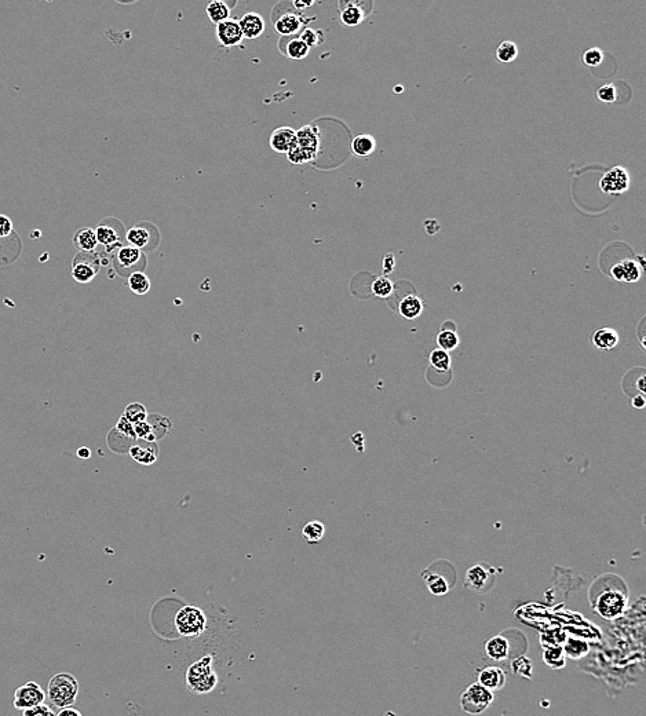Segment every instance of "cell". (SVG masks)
<instances>
[{"label":"cell","mask_w":646,"mask_h":716,"mask_svg":"<svg viewBox=\"0 0 646 716\" xmlns=\"http://www.w3.org/2000/svg\"><path fill=\"white\" fill-rule=\"evenodd\" d=\"M186 685L193 694H209L216 689L218 675L213 656L207 654L188 668Z\"/></svg>","instance_id":"obj_1"},{"label":"cell","mask_w":646,"mask_h":716,"mask_svg":"<svg viewBox=\"0 0 646 716\" xmlns=\"http://www.w3.org/2000/svg\"><path fill=\"white\" fill-rule=\"evenodd\" d=\"M320 153V133L314 126H305L296 131L295 143L287 153L292 164L312 163Z\"/></svg>","instance_id":"obj_2"},{"label":"cell","mask_w":646,"mask_h":716,"mask_svg":"<svg viewBox=\"0 0 646 716\" xmlns=\"http://www.w3.org/2000/svg\"><path fill=\"white\" fill-rule=\"evenodd\" d=\"M79 694V682L68 672H60L54 675L47 686L46 697L50 704L63 710L67 707H72L76 703Z\"/></svg>","instance_id":"obj_3"},{"label":"cell","mask_w":646,"mask_h":716,"mask_svg":"<svg viewBox=\"0 0 646 716\" xmlns=\"http://www.w3.org/2000/svg\"><path fill=\"white\" fill-rule=\"evenodd\" d=\"M174 621L177 631L185 638H197L207 628V617L197 606H184Z\"/></svg>","instance_id":"obj_4"},{"label":"cell","mask_w":646,"mask_h":716,"mask_svg":"<svg viewBox=\"0 0 646 716\" xmlns=\"http://www.w3.org/2000/svg\"><path fill=\"white\" fill-rule=\"evenodd\" d=\"M626 606L627 595L620 588H605L594 599V609L606 620H612L623 615Z\"/></svg>","instance_id":"obj_5"},{"label":"cell","mask_w":646,"mask_h":716,"mask_svg":"<svg viewBox=\"0 0 646 716\" xmlns=\"http://www.w3.org/2000/svg\"><path fill=\"white\" fill-rule=\"evenodd\" d=\"M494 693L480 683L470 685L460 696V707L466 714L481 715L494 703Z\"/></svg>","instance_id":"obj_6"},{"label":"cell","mask_w":646,"mask_h":716,"mask_svg":"<svg viewBox=\"0 0 646 716\" xmlns=\"http://www.w3.org/2000/svg\"><path fill=\"white\" fill-rule=\"evenodd\" d=\"M630 184L631 178L629 171L617 165L602 175L599 181V189L605 195H622L630 189Z\"/></svg>","instance_id":"obj_7"},{"label":"cell","mask_w":646,"mask_h":716,"mask_svg":"<svg viewBox=\"0 0 646 716\" xmlns=\"http://www.w3.org/2000/svg\"><path fill=\"white\" fill-rule=\"evenodd\" d=\"M46 693L36 682H26L19 686L14 693V708L18 711H25L28 708L45 704Z\"/></svg>","instance_id":"obj_8"},{"label":"cell","mask_w":646,"mask_h":716,"mask_svg":"<svg viewBox=\"0 0 646 716\" xmlns=\"http://www.w3.org/2000/svg\"><path fill=\"white\" fill-rule=\"evenodd\" d=\"M99 269V261L97 257H88L86 252H81L77 258H74L72 266V277L74 282L79 284H88L91 283Z\"/></svg>","instance_id":"obj_9"},{"label":"cell","mask_w":646,"mask_h":716,"mask_svg":"<svg viewBox=\"0 0 646 716\" xmlns=\"http://www.w3.org/2000/svg\"><path fill=\"white\" fill-rule=\"evenodd\" d=\"M466 587L476 592H487L494 587V572L485 565H474L466 573Z\"/></svg>","instance_id":"obj_10"},{"label":"cell","mask_w":646,"mask_h":716,"mask_svg":"<svg viewBox=\"0 0 646 716\" xmlns=\"http://www.w3.org/2000/svg\"><path fill=\"white\" fill-rule=\"evenodd\" d=\"M307 18H305L302 14H298V13H284L282 14L279 18L275 19L273 25H275V31L280 35V36H292V35H296L299 33L305 25L307 24Z\"/></svg>","instance_id":"obj_11"},{"label":"cell","mask_w":646,"mask_h":716,"mask_svg":"<svg viewBox=\"0 0 646 716\" xmlns=\"http://www.w3.org/2000/svg\"><path fill=\"white\" fill-rule=\"evenodd\" d=\"M216 38L223 47L239 46L244 39L239 21L232 18L216 25Z\"/></svg>","instance_id":"obj_12"},{"label":"cell","mask_w":646,"mask_h":716,"mask_svg":"<svg viewBox=\"0 0 646 716\" xmlns=\"http://www.w3.org/2000/svg\"><path fill=\"white\" fill-rule=\"evenodd\" d=\"M643 275L641 266L637 263V261L633 259H624L617 263H615L611 269V277L616 282H626V283H637L640 282Z\"/></svg>","instance_id":"obj_13"},{"label":"cell","mask_w":646,"mask_h":716,"mask_svg":"<svg viewBox=\"0 0 646 716\" xmlns=\"http://www.w3.org/2000/svg\"><path fill=\"white\" fill-rule=\"evenodd\" d=\"M239 25H240L244 39H250V40L259 38L265 32V26H266L264 17L254 11L244 14L240 18Z\"/></svg>","instance_id":"obj_14"},{"label":"cell","mask_w":646,"mask_h":716,"mask_svg":"<svg viewBox=\"0 0 646 716\" xmlns=\"http://www.w3.org/2000/svg\"><path fill=\"white\" fill-rule=\"evenodd\" d=\"M506 674L502 668L499 667H485L478 674V682L481 686L488 689L490 692L495 693L498 690H502L506 686Z\"/></svg>","instance_id":"obj_15"},{"label":"cell","mask_w":646,"mask_h":716,"mask_svg":"<svg viewBox=\"0 0 646 716\" xmlns=\"http://www.w3.org/2000/svg\"><path fill=\"white\" fill-rule=\"evenodd\" d=\"M364 6H366V3H362V1H348V3L342 4L341 14H339L341 22L345 26L360 25L366 17V10L364 8Z\"/></svg>","instance_id":"obj_16"},{"label":"cell","mask_w":646,"mask_h":716,"mask_svg":"<svg viewBox=\"0 0 646 716\" xmlns=\"http://www.w3.org/2000/svg\"><path fill=\"white\" fill-rule=\"evenodd\" d=\"M295 136H296V131L291 127L276 129L270 136L269 145L276 153L287 154L295 143Z\"/></svg>","instance_id":"obj_17"},{"label":"cell","mask_w":646,"mask_h":716,"mask_svg":"<svg viewBox=\"0 0 646 716\" xmlns=\"http://www.w3.org/2000/svg\"><path fill=\"white\" fill-rule=\"evenodd\" d=\"M95 236H97L98 244L104 245L106 248V251H112L118 247L119 248L122 247L120 245V234L116 230V227L112 225H108V223L99 225L95 229Z\"/></svg>","instance_id":"obj_18"},{"label":"cell","mask_w":646,"mask_h":716,"mask_svg":"<svg viewBox=\"0 0 646 716\" xmlns=\"http://www.w3.org/2000/svg\"><path fill=\"white\" fill-rule=\"evenodd\" d=\"M398 313L405 320H415L423 313V302L417 295H407L398 303Z\"/></svg>","instance_id":"obj_19"},{"label":"cell","mask_w":646,"mask_h":716,"mask_svg":"<svg viewBox=\"0 0 646 716\" xmlns=\"http://www.w3.org/2000/svg\"><path fill=\"white\" fill-rule=\"evenodd\" d=\"M73 244L80 252H86V254L94 252L98 245L95 230L91 227H84V229L77 230L73 237Z\"/></svg>","instance_id":"obj_20"},{"label":"cell","mask_w":646,"mask_h":716,"mask_svg":"<svg viewBox=\"0 0 646 716\" xmlns=\"http://www.w3.org/2000/svg\"><path fill=\"white\" fill-rule=\"evenodd\" d=\"M619 334L613 328L597 329L592 335V345L599 350H612L619 345Z\"/></svg>","instance_id":"obj_21"},{"label":"cell","mask_w":646,"mask_h":716,"mask_svg":"<svg viewBox=\"0 0 646 716\" xmlns=\"http://www.w3.org/2000/svg\"><path fill=\"white\" fill-rule=\"evenodd\" d=\"M126 240L129 243V245L137 248V250H144L150 240H152V234L149 231V226L146 225H136L133 227H130L126 233Z\"/></svg>","instance_id":"obj_22"},{"label":"cell","mask_w":646,"mask_h":716,"mask_svg":"<svg viewBox=\"0 0 646 716\" xmlns=\"http://www.w3.org/2000/svg\"><path fill=\"white\" fill-rule=\"evenodd\" d=\"M485 653L494 661H504L510 654V644L503 635H496L485 644Z\"/></svg>","instance_id":"obj_23"},{"label":"cell","mask_w":646,"mask_h":716,"mask_svg":"<svg viewBox=\"0 0 646 716\" xmlns=\"http://www.w3.org/2000/svg\"><path fill=\"white\" fill-rule=\"evenodd\" d=\"M543 661L553 669H561L567 665V656L561 646H550L543 651Z\"/></svg>","instance_id":"obj_24"},{"label":"cell","mask_w":646,"mask_h":716,"mask_svg":"<svg viewBox=\"0 0 646 716\" xmlns=\"http://www.w3.org/2000/svg\"><path fill=\"white\" fill-rule=\"evenodd\" d=\"M376 149V141L372 136L361 134L352 141V152L357 157H368Z\"/></svg>","instance_id":"obj_25"},{"label":"cell","mask_w":646,"mask_h":716,"mask_svg":"<svg viewBox=\"0 0 646 716\" xmlns=\"http://www.w3.org/2000/svg\"><path fill=\"white\" fill-rule=\"evenodd\" d=\"M116 259L123 268H133L143 259V252L131 245L120 247L116 252Z\"/></svg>","instance_id":"obj_26"},{"label":"cell","mask_w":646,"mask_h":716,"mask_svg":"<svg viewBox=\"0 0 646 716\" xmlns=\"http://www.w3.org/2000/svg\"><path fill=\"white\" fill-rule=\"evenodd\" d=\"M206 13H207V17L210 18V21L214 22L216 25L220 22H225L230 18V7L222 0H214V1L209 3Z\"/></svg>","instance_id":"obj_27"},{"label":"cell","mask_w":646,"mask_h":716,"mask_svg":"<svg viewBox=\"0 0 646 716\" xmlns=\"http://www.w3.org/2000/svg\"><path fill=\"white\" fill-rule=\"evenodd\" d=\"M129 288L136 295H146L150 291V280L143 272H134L127 279Z\"/></svg>","instance_id":"obj_28"},{"label":"cell","mask_w":646,"mask_h":716,"mask_svg":"<svg viewBox=\"0 0 646 716\" xmlns=\"http://www.w3.org/2000/svg\"><path fill=\"white\" fill-rule=\"evenodd\" d=\"M459 335L453 329H442L437 336V345L444 352H452L459 346Z\"/></svg>","instance_id":"obj_29"},{"label":"cell","mask_w":646,"mask_h":716,"mask_svg":"<svg viewBox=\"0 0 646 716\" xmlns=\"http://www.w3.org/2000/svg\"><path fill=\"white\" fill-rule=\"evenodd\" d=\"M310 53V49L299 39V38H295V39H291L287 43V47H286V56L291 60H305Z\"/></svg>","instance_id":"obj_30"},{"label":"cell","mask_w":646,"mask_h":716,"mask_svg":"<svg viewBox=\"0 0 646 716\" xmlns=\"http://www.w3.org/2000/svg\"><path fill=\"white\" fill-rule=\"evenodd\" d=\"M423 577H425L426 585H428V588H429V591H430L433 595L442 596V595H445L449 591V585H448V583H446V580L444 577H441L438 574H434V573L425 574Z\"/></svg>","instance_id":"obj_31"},{"label":"cell","mask_w":646,"mask_h":716,"mask_svg":"<svg viewBox=\"0 0 646 716\" xmlns=\"http://www.w3.org/2000/svg\"><path fill=\"white\" fill-rule=\"evenodd\" d=\"M371 291H372V293L376 298L386 299V298H389L393 293L394 284H393V282L387 276H379V277H376L373 280V283L371 286Z\"/></svg>","instance_id":"obj_32"},{"label":"cell","mask_w":646,"mask_h":716,"mask_svg":"<svg viewBox=\"0 0 646 716\" xmlns=\"http://www.w3.org/2000/svg\"><path fill=\"white\" fill-rule=\"evenodd\" d=\"M302 533L309 543H318L325 535V526L320 521H310L305 525Z\"/></svg>","instance_id":"obj_33"},{"label":"cell","mask_w":646,"mask_h":716,"mask_svg":"<svg viewBox=\"0 0 646 716\" xmlns=\"http://www.w3.org/2000/svg\"><path fill=\"white\" fill-rule=\"evenodd\" d=\"M517 57H518V46L514 42L504 40L499 44V47L496 50V58L502 64H510V63L515 61Z\"/></svg>","instance_id":"obj_34"},{"label":"cell","mask_w":646,"mask_h":716,"mask_svg":"<svg viewBox=\"0 0 646 716\" xmlns=\"http://www.w3.org/2000/svg\"><path fill=\"white\" fill-rule=\"evenodd\" d=\"M563 649H564L565 656H567V657H570V658H572V660H579V658L584 657V656L588 653V650H590L588 644H587L586 641L574 640V638L570 640Z\"/></svg>","instance_id":"obj_35"},{"label":"cell","mask_w":646,"mask_h":716,"mask_svg":"<svg viewBox=\"0 0 646 716\" xmlns=\"http://www.w3.org/2000/svg\"><path fill=\"white\" fill-rule=\"evenodd\" d=\"M451 356L448 352H444L441 349H435L431 352L430 364L431 366L439 372H446L451 369Z\"/></svg>","instance_id":"obj_36"},{"label":"cell","mask_w":646,"mask_h":716,"mask_svg":"<svg viewBox=\"0 0 646 716\" xmlns=\"http://www.w3.org/2000/svg\"><path fill=\"white\" fill-rule=\"evenodd\" d=\"M123 416H124V418H126L131 425H137V423H141V422H145V421H146V409H145V407L143 404H138V402H136V404H130V405L126 408V411H124Z\"/></svg>","instance_id":"obj_37"},{"label":"cell","mask_w":646,"mask_h":716,"mask_svg":"<svg viewBox=\"0 0 646 716\" xmlns=\"http://www.w3.org/2000/svg\"><path fill=\"white\" fill-rule=\"evenodd\" d=\"M130 455L134 460H137L141 464H152L156 460V453L153 449L140 446V445L133 446L130 449Z\"/></svg>","instance_id":"obj_38"},{"label":"cell","mask_w":646,"mask_h":716,"mask_svg":"<svg viewBox=\"0 0 646 716\" xmlns=\"http://www.w3.org/2000/svg\"><path fill=\"white\" fill-rule=\"evenodd\" d=\"M299 39L309 47V49H313V47H317L321 42H323V32L321 31H314V29H303Z\"/></svg>","instance_id":"obj_39"},{"label":"cell","mask_w":646,"mask_h":716,"mask_svg":"<svg viewBox=\"0 0 646 716\" xmlns=\"http://www.w3.org/2000/svg\"><path fill=\"white\" fill-rule=\"evenodd\" d=\"M597 98L604 104H613L617 99V88L612 84H604L597 90Z\"/></svg>","instance_id":"obj_40"},{"label":"cell","mask_w":646,"mask_h":716,"mask_svg":"<svg viewBox=\"0 0 646 716\" xmlns=\"http://www.w3.org/2000/svg\"><path fill=\"white\" fill-rule=\"evenodd\" d=\"M602 61H604V53L597 47L588 49L583 56V63L587 67H598Z\"/></svg>","instance_id":"obj_41"},{"label":"cell","mask_w":646,"mask_h":716,"mask_svg":"<svg viewBox=\"0 0 646 716\" xmlns=\"http://www.w3.org/2000/svg\"><path fill=\"white\" fill-rule=\"evenodd\" d=\"M512 669L517 675L519 676H524V678H531V672H532V664L528 658L525 657H519L517 658L514 662H512Z\"/></svg>","instance_id":"obj_42"},{"label":"cell","mask_w":646,"mask_h":716,"mask_svg":"<svg viewBox=\"0 0 646 716\" xmlns=\"http://www.w3.org/2000/svg\"><path fill=\"white\" fill-rule=\"evenodd\" d=\"M134 432H136V438L144 439L147 442H152L156 439V435L153 434V428L146 421L134 425Z\"/></svg>","instance_id":"obj_43"},{"label":"cell","mask_w":646,"mask_h":716,"mask_svg":"<svg viewBox=\"0 0 646 716\" xmlns=\"http://www.w3.org/2000/svg\"><path fill=\"white\" fill-rule=\"evenodd\" d=\"M22 716H56L53 710L46 706V704H40V706H36V707H32V708H28L25 711H22Z\"/></svg>","instance_id":"obj_44"},{"label":"cell","mask_w":646,"mask_h":716,"mask_svg":"<svg viewBox=\"0 0 646 716\" xmlns=\"http://www.w3.org/2000/svg\"><path fill=\"white\" fill-rule=\"evenodd\" d=\"M116 430H118V431H119L120 434L126 435V437H130V438H136V432H134V425H131V423H130V422H129V421H127V419H126L124 416H122V418H120V421L118 422V425H116Z\"/></svg>","instance_id":"obj_45"},{"label":"cell","mask_w":646,"mask_h":716,"mask_svg":"<svg viewBox=\"0 0 646 716\" xmlns=\"http://www.w3.org/2000/svg\"><path fill=\"white\" fill-rule=\"evenodd\" d=\"M13 231V222L8 216L0 215V238L10 236Z\"/></svg>","instance_id":"obj_46"},{"label":"cell","mask_w":646,"mask_h":716,"mask_svg":"<svg viewBox=\"0 0 646 716\" xmlns=\"http://www.w3.org/2000/svg\"><path fill=\"white\" fill-rule=\"evenodd\" d=\"M382 268H383V276H387L389 273H391L396 268V258L391 255V254H387L383 261H382Z\"/></svg>","instance_id":"obj_47"},{"label":"cell","mask_w":646,"mask_h":716,"mask_svg":"<svg viewBox=\"0 0 646 716\" xmlns=\"http://www.w3.org/2000/svg\"><path fill=\"white\" fill-rule=\"evenodd\" d=\"M425 229L429 234H435L439 230V223L435 219H429L425 222Z\"/></svg>","instance_id":"obj_48"},{"label":"cell","mask_w":646,"mask_h":716,"mask_svg":"<svg viewBox=\"0 0 646 716\" xmlns=\"http://www.w3.org/2000/svg\"><path fill=\"white\" fill-rule=\"evenodd\" d=\"M56 716H83L80 711H77L76 708L73 707H67V708H63L58 714Z\"/></svg>","instance_id":"obj_49"},{"label":"cell","mask_w":646,"mask_h":716,"mask_svg":"<svg viewBox=\"0 0 646 716\" xmlns=\"http://www.w3.org/2000/svg\"><path fill=\"white\" fill-rule=\"evenodd\" d=\"M631 402H633V407H634V408H637V409H643V408L645 407V398H644V396H643V394H640V396L634 397Z\"/></svg>","instance_id":"obj_50"},{"label":"cell","mask_w":646,"mask_h":716,"mask_svg":"<svg viewBox=\"0 0 646 716\" xmlns=\"http://www.w3.org/2000/svg\"><path fill=\"white\" fill-rule=\"evenodd\" d=\"M77 456H79L80 459H88V457L91 456V450H90L88 448H86V446L79 448V449H77Z\"/></svg>","instance_id":"obj_51"},{"label":"cell","mask_w":646,"mask_h":716,"mask_svg":"<svg viewBox=\"0 0 646 716\" xmlns=\"http://www.w3.org/2000/svg\"><path fill=\"white\" fill-rule=\"evenodd\" d=\"M403 90H404V88H403V86H397V87H396V90H394V91H396V92H401V91H403Z\"/></svg>","instance_id":"obj_52"}]
</instances>
